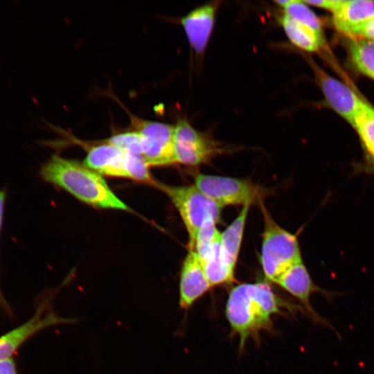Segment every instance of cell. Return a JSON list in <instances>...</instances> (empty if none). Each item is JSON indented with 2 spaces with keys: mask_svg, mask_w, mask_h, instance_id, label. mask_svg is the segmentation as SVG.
<instances>
[{
  "mask_svg": "<svg viewBox=\"0 0 374 374\" xmlns=\"http://www.w3.org/2000/svg\"><path fill=\"white\" fill-rule=\"evenodd\" d=\"M285 312H304L301 305L278 296L266 282L244 283L229 292L225 314L231 332L239 337V350L244 348L250 337H258L262 330L272 328V317Z\"/></svg>",
  "mask_w": 374,
  "mask_h": 374,
  "instance_id": "cell-1",
  "label": "cell"
},
{
  "mask_svg": "<svg viewBox=\"0 0 374 374\" xmlns=\"http://www.w3.org/2000/svg\"><path fill=\"white\" fill-rule=\"evenodd\" d=\"M46 182L62 188L80 201L93 206L130 211L110 189L101 175L84 163L53 155L41 168Z\"/></svg>",
  "mask_w": 374,
  "mask_h": 374,
  "instance_id": "cell-2",
  "label": "cell"
},
{
  "mask_svg": "<svg viewBox=\"0 0 374 374\" xmlns=\"http://www.w3.org/2000/svg\"><path fill=\"white\" fill-rule=\"evenodd\" d=\"M263 232L260 262L268 281L276 283L295 262L303 260L297 235L282 228L262 204Z\"/></svg>",
  "mask_w": 374,
  "mask_h": 374,
  "instance_id": "cell-3",
  "label": "cell"
},
{
  "mask_svg": "<svg viewBox=\"0 0 374 374\" xmlns=\"http://www.w3.org/2000/svg\"><path fill=\"white\" fill-rule=\"evenodd\" d=\"M170 199L178 211L187 230L191 245L197 232L208 223L220 220L222 207L208 198L195 184L170 186L158 181L154 184Z\"/></svg>",
  "mask_w": 374,
  "mask_h": 374,
  "instance_id": "cell-4",
  "label": "cell"
},
{
  "mask_svg": "<svg viewBox=\"0 0 374 374\" xmlns=\"http://www.w3.org/2000/svg\"><path fill=\"white\" fill-rule=\"evenodd\" d=\"M194 179V184L222 208L232 205L260 206L269 194L268 189L247 179L202 173L196 174Z\"/></svg>",
  "mask_w": 374,
  "mask_h": 374,
  "instance_id": "cell-5",
  "label": "cell"
},
{
  "mask_svg": "<svg viewBox=\"0 0 374 374\" xmlns=\"http://www.w3.org/2000/svg\"><path fill=\"white\" fill-rule=\"evenodd\" d=\"M83 163L100 175L152 184L155 181L143 157L129 154L107 143L91 146Z\"/></svg>",
  "mask_w": 374,
  "mask_h": 374,
  "instance_id": "cell-6",
  "label": "cell"
},
{
  "mask_svg": "<svg viewBox=\"0 0 374 374\" xmlns=\"http://www.w3.org/2000/svg\"><path fill=\"white\" fill-rule=\"evenodd\" d=\"M174 126L175 163L196 166L226 151L225 147L196 130L186 118H179Z\"/></svg>",
  "mask_w": 374,
  "mask_h": 374,
  "instance_id": "cell-7",
  "label": "cell"
},
{
  "mask_svg": "<svg viewBox=\"0 0 374 374\" xmlns=\"http://www.w3.org/2000/svg\"><path fill=\"white\" fill-rule=\"evenodd\" d=\"M52 296L51 294L41 300L34 314L28 320L0 335V359L12 357L25 342L46 328L76 322L75 319L59 317L52 310Z\"/></svg>",
  "mask_w": 374,
  "mask_h": 374,
  "instance_id": "cell-8",
  "label": "cell"
},
{
  "mask_svg": "<svg viewBox=\"0 0 374 374\" xmlns=\"http://www.w3.org/2000/svg\"><path fill=\"white\" fill-rule=\"evenodd\" d=\"M276 284L298 300L304 312L314 323L328 326L334 331L335 330L329 321L314 309L310 299L311 296L314 293H320L326 299L331 301L339 294L324 290L317 285L303 260L295 262L289 267Z\"/></svg>",
  "mask_w": 374,
  "mask_h": 374,
  "instance_id": "cell-9",
  "label": "cell"
},
{
  "mask_svg": "<svg viewBox=\"0 0 374 374\" xmlns=\"http://www.w3.org/2000/svg\"><path fill=\"white\" fill-rule=\"evenodd\" d=\"M306 60L329 105L352 125L368 103L346 84L328 74L310 56H306Z\"/></svg>",
  "mask_w": 374,
  "mask_h": 374,
  "instance_id": "cell-10",
  "label": "cell"
},
{
  "mask_svg": "<svg viewBox=\"0 0 374 374\" xmlns=\"http://www.w3.org/2000/svg\"><path fill=\"white\" fill-rule=\"evenodd\" d=\"M175 126L159 121H150L141 134L143 157L148 166L175 163L173 137Z\"/></svg>",
  "mask_w": 374,
  "mask_h": 374,
  "instance_id": "cell-11",
  "label": "cell"
},
{
  "mask_svg": "<svg viewBox=\"0 0 374 374\" xmlns=\"http://www.w3.org/2000/svg\"><path fill=\"white\" fill-rule=\"evenodd\" d=\"M221 3L214 1L202 5L181 19L189 44L198 56L203 55L206 48Z\"/></svg>",
  "mask_w": 374,
  "mask_h": 374,
  "instance_id": "cell-12",
  "label": "cell"
},
{
  "mask_svg": "<svg viewBox=\"0 0 374 374\" xmlns=\"http://www.w3.org/2000/svg\"><path fill=\"white\" fill-rule=\"evenodd\" d=\"M179 277V305L182 310L187 311L212 287L193 249H188Z\"/></svg>",
  "mask_w": 374,
  "mask_h": 374,
  "instance_id": "cell-13",
  "label": "cell"
},
{
  "mask_svg": "<svg viewBox=\"0 0 374 374\" xmlns=\"http://www.w3.org/2000/svg\"><path fill=\"white\" fill-rule=\"evenodd\" d=\"M277 19L290 42L298 48L308 52L321 51L330 55L326 40H322L317 33L308 26L295 21L284 12L277 16Z\"/></svg>",
  "mask_w": 374,
  "mask_h": 374,
  "instance_id": "cell-14",
  "label": "cell"
},
{
  "mask_svg": "<svg viewBox=\"0 0 374 374\" xmlns=\"http://www.w3.org/2000/svg\"><path fill=\"white\" fill-rule=\"evenodd\" d=\"M332 13L336 28L346 35L352 28L374 18V1L344 0Z\"/></svg>",
  "mask_w": 374,
  "mask_h": 374,
  "instance_id": "cell-15",
  "label": "cell"
},
{
  "mask_svg": "<svg viewBox=\"0 0 374 374\" xmlns=\"http://www.w3.org/2000/svg\"><path fill=\"white\" fill-rule=\"evenodd\" d=\"M204 274L211 286L235 282V269L226 260L220 240L201 259H199Z\"/></svg>",
  "mask_w": 374,
  "mask_h": 374,
  "instance_id": "cell-16",
  "label": "cell"
},
{
  "mask_svg": "<svg viewBox=\"0 0 374 374\" xmlns=\"http://www.w3.org/2000/svg\"><path fill=\"white\" fill-rule=\"evenodd\" d=\"M250 206H244L236 218L220 233L222 253L231 267L235 269L240 253L244 226Z\"/></svg>",
  "mask_w": 374,
  "mask_h": 374,
  "instance_id": "cell-17",
  "label": "cell"
},
{
  "mask_svg": "<svg viewBox=\"0 0 374 374\" xmlns=\"http://www.w3.org/2000/svg\"><path fill=\"white\" fill-rule=\"evenodd\" d=\"M351 125L360 138L365 152V162L374 163V108L367 103Z\"/></svg>",
  "mask_w": 374,
  "mask_h": 374,
  "instance_id": "cell-18",
  "label": "cell"
},
{
  "mask_svg": "<svg viewBox=\"0 0 374 374\" xmlns=\"http://www.w3.org/2000/svg\"><path fill=\"white\" fill-rule=\"evenodd\" d=\"M348 49L355 67L362 73L374 80V42L350 37Z\"/></svg>",
  "mask_w": 374,
  "mask_h": 374,
  "instance_id": "cell-19",
  "label": "cell"
},
{
  "mask_svg": "<svg viewBox=\"0 0 374 374\" xmlns=\"http://www.w3.org/2000/svg\"><path fill=\"white\" fill-rule=\"evenodd\" d=\"M274 3L288 16L314 31L322 40H326L319 18L303 1H275Z\"/></svg>",
  "mask_w": 374,
  "mask_h": 374,
  "instance_id": "cell-20",
  "label": "cell"
},
{
  "mask_svg": "<svg viewBox=\"0 0 374 374\" xmlns=\"http://www.w3.org/2000/svg\"><path fill=\"white\" fill-rule=\"evenodd\" d=\"M106 143L129 154L143 157L142 138L135 130L112 135Z\"/></svg>",
  "mask_w": 374,
  "mask_h": 374,
  "instance_id": "cell-21",
  "label": "cell"
},
{
  "mask_svg": "<svg viewBox=\"0 0 374 374\" xmlns=\"http://www.w3.org/2000/svg\"><path fill=\"white\" fill-rule=\"evenodd\" d=\"M346 35L349 37H359L374 42V18L352 28Z\"/></svg>",
  "mask_w": 374,
  "mask_h": 374,
  "instance_id": "cell-22",
  "label": "cell"
},
{
  "mask_svg": "<svg viewBox=\"0 0 374 374\" xmlns=\"http://www.w3.org/2000/svg\"><path fill=\"white\" fill-rule=\"evenodd\" d=\"M307 5L322 8L332 12L335 11L343 3L344 0H322V1H303Z\"/></svg>",
  "mask_w": 374,
  "mask_h": 374,
  "instance_id": "cell-23",
  "label": "cell"
},
{
  "mask_svg": "<svg viewBox=\"0 0 374 374\" xmlns=\"http://www.w3.org/2000/svg\"><path fill=\"white\" fill-rule=\"evenodd\" d=\"M0 374H18L13 357L0 359Z\"/></svg>",
  "mask_w": 374,
  "mask_h": 374,
  "instance_id": "cell-24",
  "label": "cell"
},
{
  "mask_svg": "<svg viewBox=\"0 0 374 374\" xmlns=\"http://www.w3.org/2000/svg\"><path fill=\"white\" fill-rule=\"evenodd\" d=\"M0 308L4 313L8 314L9 317L13 316L12 310L10 304L8 303L6 298L4 297L1 290V287H0Z\"/></svg>",
  "mask_w": 374,
  "mask_h": 374,
  "instance_id": "cell-25",
  "label": "cell"
},
{
  "mask_svg": "<svg viewBox=\"0 0 374 374\" xmlns=\"http://www.w3.org/2000/svg\"><path fill=\"white\" fill-rule=\"evenodd\" d=\"M6 199V192L4 189L0 190V233L2 228L3 213Z\"/></svg>",
  "mask_w": 374,
  "mask_h": 374,
  "instance_id": "cell-26",
  "label": "cell"
},
{
  "mask_svg": "<svg viewBox=\"0 0 374 374\" xmlns=\"http://www.w3.org/2000/svg\"><path fill=\"white\" fill-rule=\"evenodd\" d=\"M357 171L374 175V163L364 162L357 166Z\"/></svg>",
  "mask_w": 374,
  "mask_h": 374,
  "instance_id": "cell-27",
  "label": "cell"
}]
</instances>
